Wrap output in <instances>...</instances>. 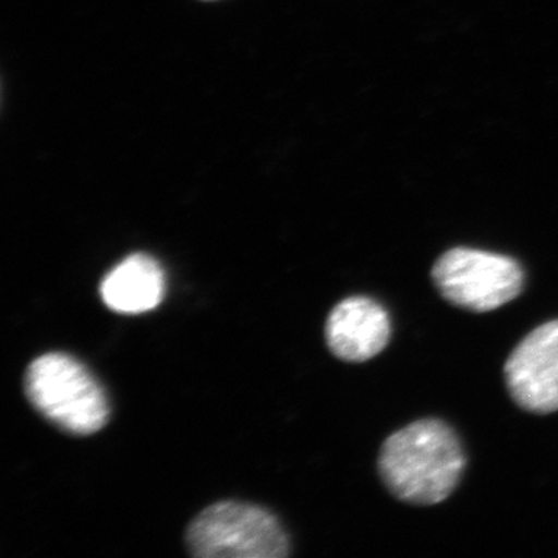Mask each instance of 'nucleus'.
<instances>
[{
	"mask_svg": "<svg viewBox=\"0 0 558 558\" xmlns=\"http://www.w3.org/2000/svg\"><path fill=\"white\" fill-rule=\"evenodd\" d=\"M465 469L457 433L446 422L424 418L392 433L379 454V473L400 501L435 506L453 494Z\"/></svg>",
	"mask_w": 558,
	"mask_h": 558,
	"instance_id": "obj_1",
	"label": "nucleus"
},
{
	"mask_svg": "<svg viewBox=\"0 0 558 558\" xmlns=\"http://www.w3.org/2000/svg\"><path fill=\"white\" fill-rule=\"evenodd\" d=\"M25 395L39 414L70 435H94L108 424L109 400L100 381L64 352L33 360L25 373Z\"/></svg>",
	"mask_w": 558,
	"mask_h": 558,
	"instance_id": "obj_2",
	"label": "nucleus"
},
{
	"mask_svg": "<svg viewBox=\"0 0 558 558\" xmlns=\"http://www.w3.org/2000/svg\"><path fill=\"white\" fill-rule=\"evenodd\" d=\"M186 546L199 558H282L290 542L269 510L220 501L202 510L186 531Z\"/></svg>",
	"mask_w": 558,
	"mask_h": 558,
	"instance_id": "obj_3",
	"label": "nucleus"
},
{
	"mask_svg": "<svg viewBox=\"0 0 558 558\" xmlns=\"http://www.w3.org/2000/svg\"><path fill=\"white\" fill-rule=\"evenodd\" d=\"M442 299L470 312L506 306L523 292V267L510 256L457 247L444 253L432 270Z\"/></svg>",
	"mask_w": 558,
	"mask_h": 558,
	"instance_id": "obj_4",
	"label": "nucleus"
},
{
	"mask_svg": "<svg viewBox=\"0 0 558 558\" xmlns=\"http://www.w3.org/2000/svg\"><path fill=\"white\" fill-rule=\"evenodd\" d=\"M506 387L520 409L558 411V319L527 333L505 365Z\"/></svg>",
	"mask_w": 558,
	"mask_h": 558,
	"instance_id": "obj_5",
	"label": "nucleus"
},
{
	"mask_svg": "<svg viewBox=\"0 0 558 558\" xmlns=\"http://www.w3.org/2000/svg\"><path fill=\"white\" fill-rule=\"evenodd\" d=\"M326 343L343 362L362 363L379 355L391 339L388 311L369 296H349L326 319Z\"/></svg>",
	"mask_w": 558,
	"mask_h": 558,
	"instance_id": "obj_6",
	"label": "nucleus"
},
{
	"mask_svg": "<svg viewBox=\"0 0 558 558\" xmlns=\"http://www.w3.org/2000/svg\"><path fill=\"white\" fill-rule=\"evenodd\" d=\"M167 277L159 260L146 253H134L120 260L102 278V303L124 315L145 314L163 301Z\"/></svg>",
	"mask_w": 558,
	"mask_h": 558,
	"instance_id": "obj_7",
	"label": "nucleus"
}]
</instances>
